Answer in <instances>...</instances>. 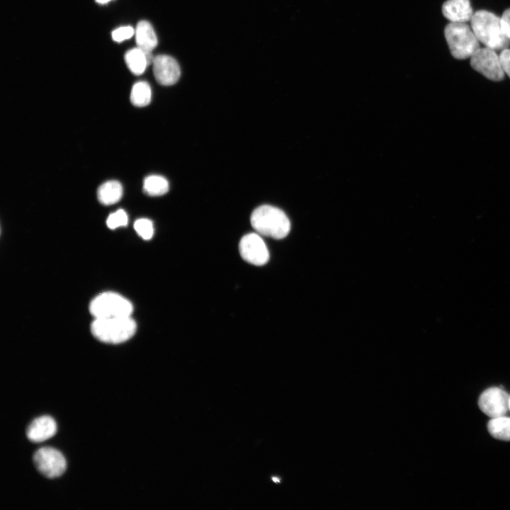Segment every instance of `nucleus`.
<instances>
[{
	"mask_svg": "<svg viewBox=\"0 0 510 510\" xmlns=\"http://www.w3.org/2000/svg\"><path fill=\"white\" fill-rule=\"evenodd\" d=\"M472 30L479 42L494 50L508 47L510 38L502 32L500 18L484 10L473 13L470 20Z\"/></svg>",
	"mask_w": 510,
	"mask_h": 510,
	"instance_id": "obj_1",
	"label": "nucleus"
},
{
	"mask_svg": "<svg viewBox=\"0 0 510 510\" xmlns=\"http://www.w3.org/2000/svg\"><path fill=\"white\" fill-rule=\"evenodd\" d=\"M250 220L251 226L260 235L278 239L285 237L290 230V222L285 213L274 206L258 207Z\"/></svg>",
	"mask_w": 510,
	"mask_h": 510,
	"instance_id": "obj_2",
	"label": "nucleus"
},
{
	"mask_svg": "<svg viewBox=\"0 0 510 510\" xmlns=\"http://www.w3.org/2000/svg\"><path fill=\"white\" fill-rule=\"evenodd\" d=\"M136 322L130 317L98 318L91 324L93 335L99 341L117 344L130 339L136 332Z\"/></svg>",
	"mask_w": 510,
	"mask_h": 510,
	"instance_id": "obj_3",
	"label": "nucleus"
},
{
	"mask_svg": "<svg viewBox=\"0 0 510 510\" xmlns=\"http://www.w3.org/2000/svg\"><path fill=\"white\" fill-rule=\"evenodd\" d=\"M444 35L450 53L456 59L471 57L480 48L479 40L465 23L450 22L446 26Z\"/></svg>",
	"mask_w": 510,
	"mask_h": 510,
	"instance_id": "obj_4",
	"label": "nucleus"
},
{
	"mask_svg": "<svg viewBox=\"0 0 510 510\" xmlns=\"http://www.w3.org/2000/svg\"><path fill=\"white\" fill-rule=\"evenodd\" d=\"M89 310L95 319L130 317L133 307L125 298L114 292L97 295L90 303Z\"/></svg>",
	"mask_w": 510,
	"mask_h": 510,
	"instance_id": "obj_5",
	"label": "nucleus"
},
{
	"mask_svg": "<svg viewBox=\"0 0 510 510\" xmlns=\"http://www.w3.org/2000/svg\"><path fill=\"white\" fill-rule=\"evenodd\" d=\"M33 458L36 469L47 478L60 477L66 470L64 457L53 448L42 447L38 449Z\"/></svg>",
	"mask_w": 510,
	"mask_h": 510,
	"instance_id": "obj_6",
	"label": "nucleus"
},
{
	"mask_svg": "<svg viewBox=\"0 0 510 510\" xmlns=\"http://www.w3.org/2000/svg\"><path fill=\"white\" fill-rule=\"evenodd\" d=\"M472 67L487 79L499 81L504 77L499 56L488 47L479 48L470 57Z\"/></svg>",
	"mask_w": 510,
	"mask_h": 510,
	"instance_id": "obj_7",
	"label": "nucleus"
},
{
	"mask_svg": "<svg viewBox=\"0 0 510 510\" xmlns=\"http://www.w3.org/2000/svg\"><path fill=\"white\" fill-rule=\"evenodd\" d=\"M239 252L244 260L255 266H263L269 260L268 248L258 233L244 235L239 242Z\"/></svg>",
	"mask_w": 510,
	"mask_h": 510,
	"instance_id": "obj_8",
	"label": "nucleus"
},
{
	"mask_svg": "<svg viewBox=\"0 0 510 510\" xmlns=\"http://www.w3.org/2000/svg\"><path fill=\"white\" fill-rule=\"evenodd\" d=\"M510 396L499 387L485 390L480 396L478 405L480 410L491 418L504 416L509 409Z\"/></svg>",
	"mask_w": 510,
	"mask_h": 510,
	"instance_id": "obj_9",
	"label": "nucleus"
},
{
	"mask_svg": "<svg viewBox=\"0 0 510 510\" xmlns=\"http://www.w3.org/2000/svg\"><path fill=\"white\" fill-rule=\"evenodd\" d=\"M153 72L158 83L164 86L176 84L181 76L180 67L171 56L159 55L154 57Z\"/></svg>",
	"mask_w": 510,
	"mask_h": 510,
	"instance_id": "obj_10",
	"label": "nucleus"
},
{
	"mask_svg": "<svg viewBox=\"0 0 510 510\" xmlns=\"http://www.w3.org/2000/svg\"><path fill=\"white\" fill-rule=\"evenodd\" d=\"M57 431V424L50 416L33 419L26 429V436L33 443H40L52 437Z\"/></svg>",
	"mask_w": 510,
	"mask_h": 510,
	"instance_id": "obj_11",
	"label": "nucleus"
},
{
	"mask_svg": "<svg viewBox=\"0 0 510 510\" xmlns=\"http://www.w3.org/2000/svg\"><path fill=\"white\" fill-rule=\"evenodd\" d=\"M442 13L448 20L454 23L469 21L473 15L469 0H448L442 6Z\"/></svg>",
	"mask_w": 510,
	"mask_h": 510,
	"instance_id": "obj_12",
	"label": "nucleus"
},
{
	"mask_svg": "<svg viewBox=\"0 0 510 510\" xmlns=\"http://www.w3.org/2000/svg\"><path fill=\"white\" fill-rule=\"evenodd\" d=\"M135 33L137 45L140 49L152 50L157 45L156 33L148 21H140Z\"/></svg>",
	"mask_w": 510,
	"mask_h": 510,
	"instance_id": "obj_13",
	"label": "nucleus"
},
{
	"mask_svg": "<svg viewBox=\"0 0 510 510\" xmlns=\"http://www.w3.org/2000/svg\"><path fill=\"white\" fill-rule=\"evenodd\" d=\"M123 196V186L118 181H108L101 184L97 191L99 202L106 205L118 203Z\"/></svg>",
	"mask_w": 510,
	"mask_h": 510,
	"instance_id": "obj_14",
	"label": "nucleus"
},
{
	"mask_svg": "<svg viewBox=\"0 0 510 510\" xmlns=\"http://www.w3.org/2000/svg\"><path fill=\"white\" fill-rule=\"evenodd\" d=\"M125 60L131 72L136 75L142 74L148 66L144 52L138 47L129 50Z\"/></svg>",
	"mask_w": 510,
	"mask_h": 510,
	"instance_id": "obj_15",
	"label": "nucleus"
},
{
	"mask_svg": "<svg viewBox=\"0 0 510 510\" xmlns=\"http://www.w3.org/2000/svg\"><path fill=\"white\" fill-rule=\"evenodd\" d=\"M487 429L489 434L495 438L502 441H510V418L502 416L492 418Z\"/></svg>",
	"mask_w": 510,
	"mask_h": 510,
	"instance_id": "obj_16",
	"label": "nucleus"
},
{
	"mask_svg": "<svg viewBox=\"0 0 510 510\" xmlns=\"http://www.w3.org/2000/svg\"><path fill=\"white\" fill-rule=\"evenodd\" d=\"M169 185L168 181L159 175L147 176L143 182L144 192L150 196H160L166 193Z\"/></svg>",
	"mask_w": 510,
	"mask_h": 510,
	"instance_id": "obj_17",
	"label": "nucleus"
},
{
	"mask_svg": "<svg viewBox=\"0 0 510 510\" xmlns=\"http://www.w3.org/2000/svg\"><path fill=\"white\" fill-rule=\"evenodd\" d=\"M152 98V90L149 84L144 81L136 82L131 90L130 101L137 107L147 106Z\"/></svg>",
	"mask_w": 510,
	"mask_h": 510,
	"instance_id": "obj_18",
	"label": "nucleus"
},
{
	"mask_svg": "<svg viewBox=\"0 0 510 510\" xmlns=\"http://www.w3.org/2000/svg\"><path fill=\"white\" fill-rule=\"evenodd\" d=\"M134 229L137 234L143 239L149 240L154 234V225L147 218H140L135 220Z\"/></svg>",
	"mask_w": 510,
	"mask_h": 510,
	"instance_id": "obj_19",
	"label": "nucleus"
},
{
	"mask_svg": "<svg viewBox=\"0 0 510 510\" xmlns=\"http://www.w3.org/2000/svg\"><path fill=\"white\" fill-rule=\"evenodd\" d=\"M128 222V217L126 212L119 209L109 215L106 220V225L108 228L115 230L120 227L126 226Z\"/></svg>",
	"mask_w": 510,
	"mask_h": 510,
	"instance_id": "obj_20",
	"label": "nucleus"
},
{
	"mask_svg": "<svg viewBox=\"0 0 510 510\" xmlns=\"http://www.w3.org/2000/svg\"><path fill=\"white\" fill-rule=\"evenodd\" d=\"M135 33L132 27L130 26H121L112 32V38L114 41L120 42L130 38Z\"/></svg>",
	"mask_w": 510,
	"mask_h": 510,
	"instance_id": "obj_21",
	"label": "nucleus"
},
{
	"mask_svg": "<svg viewBox=\"0 0 510 510\" xmlns=\"http://www.w3.org/2000/svg\"><path fill=\"white\" fill-rule=\"evenodd\" d=\"M501 67L504 72L510 78V49H504L499 55Z\"/></svg>",
	"mask_w": 510,
	"mask_h": 510,
	"instance_id": "obj_22",
	"label": "nucleus"
},
{
	"mask_svg": "<svg viewBox=\"0 0 510 510\" xmlns=\"http://www.w3.org/2000/svg\"><path fill=\"white\" fill-rule=\"evenodd\" d=\"M501 27L504 34L510 38V8L505 10L500 18Z\"/></svg>",
	"mask_w": 510,
	"mask_h": 510,
	"instance_id": "obj_23",
	"label": "nucleus"
},
{
	"mask_svg": "<svg viewBox=\"0 0 510 510\" xmlns=\"http://www.w3.org/2000/svg\"><path fill=\"white\" fill-rule=\"evenodd\" d=\"M98 4H106L111 0H95Z\"/></svg>",
	"mask_w": 510,
	"mask_h": 510,
	"instance_id": "obj_24",
	"label": "nucleus"
},
{
	"mask_svg": "<svg viewBox=\"0 0 510 510\" xmlns=\"http://www.w3.org/2000/svg\"><path fill=\"white\" fill-rule=\"evenodd\" d=\"M273 480L276 482H279V479H278V478L273 477Z\"/></svg>",
	"mask_w": 510,
	"mask_h": 510,
	"instance_id": "obj_25",
	"label": "nucleus"
},
{
	"mask_svg": "<svg viewBox=\"0 0 510 510\" xmlns=\"http://www.w3.org/2000/svg\"><path fill=\"white\" fill-rule=\"evenodd\" d=\"M509 409H510V397H509Z\"/></svg>",
	"mask_w": 510,
	"mask_h": 510,
	"instance_id": "obj_26",
	"label": "nucleus"
}]
</instances>
